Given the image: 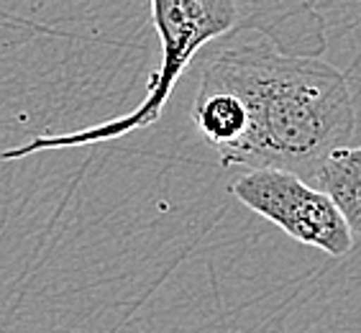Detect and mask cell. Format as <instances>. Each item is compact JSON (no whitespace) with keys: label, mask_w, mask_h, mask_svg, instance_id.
<instances>
[{"label":"cell","mask_w":361,"mask_h":333,"mask_svg":"<svg viewBox=\"0 0 361 333\" xmlns=\"http://www.w3.org/2000/svg\"><path fill=\"white\" fill-rule=\"evenodd\" d=\"M197 90H228L249 126L223 166H277L315 182L320 164L354 136L356 111L346 75L320 56L290 54L259 36L218 52Z\"/></svg>","instance_id":"obj_1"},{"label":"cell","mask_w":361,"mask_h":333,"mask_svg":"<svg viewBox=\"0 0 361 333\" xmlns=\"http://www.w3.org/2000/svg\"><path fill=\"white\" fill-rule=\"evenodd\" d=\"M152 23L159 36V67L149 75L144 100L131 113L72 133H42L6 149L3 162L26 159L51 149H80L116 141L149 128L161 119L177 80L208 44L257 31L290 54L320 56L326 52V23L315 0H149Z\"/></svg>","instance_id":"obj_2"},{"label":"cell","mask_w":361,"mask_h":333,"mask_svg":"<svg viewBox=\"0 0 361 333\" xmlns=\"http://www.w3.org/2000/svg\"><path fill=\"white\" fill-rule=\"evenodd\" d=\"M231 195L302 246L336 259L346 257L354 246V234L331 195L290 169H246L231 182Z\"/></svg>","instance_id":"obj_3"},{"label":"cell","mask_w":361,"mask_h":333,"mask_svg":"<svg viewBox=\"0 0 361 333\" xmlns=\"http://www.w3.org/2000/svg\"><path fill=\"white\" fill-rule=\"evenodd\" d=\"M190 119L200 139L218 154V159L241 141L249 126L243 103L228 90H197Z\"/></svg>","instance_id":"obj_4"},{"label":"cell","mask_w":361,"mask_h":333,"mask_svg":"<svg viewBox=\"0 0 361 333\" xmlns=\"http://www.w3.org/2000/svg\"><path fill=\"white\" fill-rule=\"evenodd\" d=\"M315 185L331 195L354 236H361V146H338L320 164Z\"/></svg>","instance_id":"obj_5"}]
</instances>
